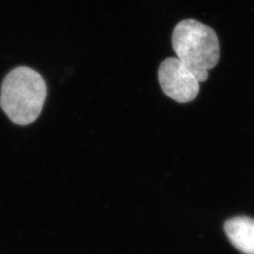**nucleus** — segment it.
Instances as JSON below:
<instances>
[{"label":"nucleus","mask_w":254,"mask_h":254,"mask_svg":"<svg viewBox=\"0 0 254 254\" xmlns=\"http://www.w3.org/2000/svg\"><path fill=\"white\" fill-rule=\"evenodd\" d=\"M172 43L179 59L199 82L206 81L208 71L219 61V42L213 28L193 19L179 22L173 29Z\"/></svg>","instance_id":"f03ea898"},{"label":"nucleus","mask_w":254,"mask_h":254,"mask_svg":"<svg viewBox=\"0 0 254 254\" xmlns=\"http://www.w3.org/2000/svg\"><path fill=\"white\" fill-rule=\"evenodd\" d=\"M46 94V81L40 73L28 67H17L2 83L0 107L12 123L27 126L40 116Z\"/></svg>","instance_id":"f257e3e1"},{"label":"nucleus","mask_w":254,"mask_h":254,"mask_svg":"<svg viewBox=\"0 0 254 254\" xmlns=\"http://www.w3.org/2000/svg\"><path fill=\"white\" fill-rule=\"evenodd\" d=\"M158 79L164 93L181 104L194 100L200 91V82L177 58L164 60L158 69Z\"/></svg>","instance_id":"7ed1b4c3"},{"label":"nucleus","mask_w":254,"mask_h":254,"mask_svg":"<svg viewBox=\"0 0 254 254\" xmlns=\"http://www.w3.org/2000/svg\"><path fill=\"white\" fill-rule=\"evenodd\" d=\"M224 231L232 245L244 254H254V219L236 217L227 220Z\"/></svg>","instance_id":"20e7f679"}]
</instances>
